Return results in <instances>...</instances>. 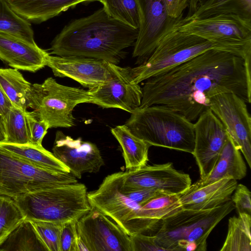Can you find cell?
Returning a JSON list of instances; mask_svg holds the SVG:
<instances>
[{
    "label": "cell",
    "mask_w": 251,
    "mask_h": 251,
    "mask_svg": "<svg viewBox=\"0 0 251 251\" xmlns=\"http://www.w3.org/2000/svg\"><path fill=\"white\" fill-rule=\"evenodd\" d=\"M251 61L231 52L208 50L147 79L140 107L162 105L192 122L220 93H233L250 103Z\"/></svg>",
    "instance_id": "1"
},
{
    "label": "cell",
    "mask_w": 251,
    "mask_h": 251,
    "mask_svg": "<svg viewBox=\"0 0 251 251\" xmlns=\"http://www.w3.org/2000/svg\"><path fill=\"white\" fill-rule=\"evenodd\" d=\"M138 29L108 15L104 9L72 21L51 43L50 54L82 56L117 64L124 50L134 46Z\"/></svg>",
    "instance_id": "2"
},
{
    "label": "cell",
    "mask_w": 251,
    "mask_h": 251,
    "mask_svg": "<svg viewBox=\"0 0 251 251\" xmlns=\"http://www.w3.org/2000/svg\"><path fill=\"white\" fill-rule=\"evenodd\" d=\"M212 49L231 52L251 60V41L207 39L175 28L162 39L145 61L131 69L133 81L139 84Z\"/></svg>",
    "instance_id": "3"
},
{
    "label": "cell",
    "mask_w": 251,
    "mask_h": 251,
    "mask_svg": "<svg viewBox=\"0 0 251 251\" xmlns=\"http://www.w3.org/2000/svg\"><path fill=\"white\" fill-rule=\"evenodd\" d=\"M234 208L230 199L212 209H182L159 222L155 241L166 251H205L210 233Z\"/></svg>",
    "instance_id": "4"
},
{
    "label": "cell",
    "mask_w": 251,
    "mask_h": 251,
    "mask_svg": "<svg viewBox=\"0 0 251 251\" xmlns=\"http://www.w3.org/2000/svg\"><path fill=\"white\" fill-rule=\"evenodd\" d=\"M130 132L150 146L193 151L194 126L171 109L159 104L135 108L125 124Z\"/></svg>",
    "instance_id": "5"
},
{
    "label": "cell",
    "mask_w": 251,
    "mask_h": 251,
    "mask_svg": "<svg viewBox=\"0 0 251 251\" xmlns=\"http://www.w3.org/2000/svg\"><path fill=\"white\" fill-rule=\"evenodd\" d=\"M85 184H60L14 199L25 219L64 223L78 221L91 208Z\"/></svg>",
    "instance_id": "6"
},
{
    "label": "cell",
    "mask_w": 251,
    "mask_h": 251,
    "mask_svg": "<svg viewBox=\"0 0 251 251\" xmlns=\"http://www.w3.org/2000/svg\"><path fill=\"white\" fill-rule=\"evenodd\" d=\"M29 108L50 128L70 127L75 125L73 111L77 104L90 103L88 90L65 86L51 77L32 84Z\"/></svg>",
    "instance_id": "7"
},
{
    "label": "cell",
    "mask_w": 251,
    "mask_h": 251,
    "mask_svg": "<svg viewBox=\"0 0 251 251\" xmlns=\"http://www.w3.org/2000/svg\"><path fill=\"white\" fill-rule=\"evenodd\" d=\"M77 182L71 173L41 168L0 149V195L13 199L41 189Z\"/></svg>",
    "instance_id": "8"
},
{
    "label": "cell",
    "mask_w": 251,
    "mask_h": 251,
    "mask_svg": "<svg viewBox=\"0 0 251 251\" xmlns=\"http://www.w3.org/2000/svg\"><path fill=\"white\" fill-rule=\"evenodd\" d=\"M120 173L106 176L97 190L87 194L89 202L114 221L129 236L151 230L139 218L141 205L125 196L119 187Z\"/></svg>",
    "instance_id": "9"
},
{
    "label": "cell",
    "mask_w": 251,
    "mask_h": 251,
    "mask_svg": "<svg viewBox=\"0 0 251 251\" xmlns=\"http://www.w3.org/2000/svg\"><path fill=\"white\" fill-rule=\"evenodd\" d=\"M136 0L139 26L132 56L142 63L182 18L176 19L169 15L166 0Z\"/></svg>",
    "instance_id": "10"
},
{
    "label": "cell",
    "mask_w": 251,
    "mask_h": 251,
    "mask_svg": "<svg viewBox=\"0 0 251 251\" xmlns=\"http://www.w3.org/2000/svg\"><path fill=\"white\" fill-rule=\"evenodd\" d=\"M209 108L219 119L251 168V118L246 102L231 92L211 98Z\"/></svg>",
    "instance_id": "11"
},
{
    "label": "cell",
    "mask_w": 251,
    "mask_h": 251,
    "mask_svg": "<svg viewBox=\"0 0 251 251\" xmlns=\"http://www.w3.org/2000/svg\"><path fill=\"white\" fill-rule=\"evenodd\" d=\"M111 74L103 83L89 89L90 103L103 108H119L131 113L141 105L142 88L133 79L131 68L110 63Z\"/></svg>",
    "instance_id": "12"
},
{
    "label": "cell",
    "mask_w": 251,
    "mask_h": 251,
    "mask_svg": "<svg viewBox=\"0 0 251 251\" xmlns=\"http://www.w3.org/2000/svg\"><path fill=\"white\" fill-rule=\"evenodd\" d=\"M76 230L89 251H131L130 236L94 207L77 221Z\"/></svg>",
    "instance_id": "13"
},
{
    "label": "cell",
    "mask_w": 251,
    "mask_h": 251,
    "mask_svg": "<svg viewBox=\"0 0 251 251\" xmlns=\"http://www.w3.org/2000/svg\"><path fill=\"white\" fill-rule=\"evenodd\" d=\"M192 184L189 174L175 169L172 163L145 165L121 172L120 187L124 190L153 189L169 195H180Z\"/></svg>",
    "instance_id": "14"
},
{
    "label": "cell",
    "mask_w": 251,
    "mask_h": 251,
    "mask_svg": "<svg viewBox=\"0 0 251 251\" xmlns=\"http://www.w3.org/2000/svg\"><path fill=\"white\" fill-rule=\"evenodd\" d=\"M194 147L192 154L199 168L200 179L212 171L229 135L225 126L209 108L194 124Z\"/></svg>",
    "instance_id": "15"
},
{
    "label": "cell",
    "mask_w": 251,
    "mask_h": 251,
    "mask_svg": "<svg viewBox=\"0 0 251 251\" xmlns=\"http://www.w3.org/2000/svg\"><path fill=\"white\" fill-rule=\"evenodd\" d=\"M175 28L207 39L251 41V19L232 14L201 19L183 17Z\"/></svg>",
    "instance_id": "16"
},
{
    "label": "cell",
    "mask_w": 251,
    "mask_h": 251,
    "mask_svg": "<svg viewBox=\"0 0 251 251\" xmlns=\"http://www.w3.org/2000/svg\"><path fill=\"white\" fill-rule=\"evenodd\" d=\"M52 153L70 170L76 178L86 173H97L104 165L97 146L81 138L73 139L57 131L52 148Z\"/></svg>",
    "instance_id": "17"
},
{
    "label": "cell",
    "mask_w": 251,
    "mask_h": 251,
    "mask_svg": "<svg viewBox=\"0 0 251 251\" xmlns=\"http://www.w3.org/2000/svg\"><path fill=\"white\" fill-rule=\"evenodd\" d=\"M110 63L91 57L52 56L50 54L46 60V66L51 69L55 76L71 78L89 89L109 78Z\"/></svg>",
    "instance_id": "18"
},
{
    "label": "cell",
    "mask_w": 251,
    "mask_h": 251,
    "mask_svg": "<svg viewBox=\"0 0 251 251\" xmlns=\"http://www.w3.org/2000/svg\"><path fill=\"white\" fill-rule=\"evenodd\" d=\"M49 54L35 42L0 32V60L12 68L36 73L46 66Z\"/></svg>",
    "instance_id": "19"
},
{
    "label": "cell",
    "mask_w": 251,
    "mask_h": 251,
    "mask_svg": "<svg viewBox=\"0 0 251 251\" xmlns=\"http://www.w3.org/2000/svg\"><path fill=\"white\" fill-rule=\"evenodd\" d=\"M237 185L235 179L224 178L179 195L183 209L204 210L219 206L231 199Z\"/></svg>",
    "instance_id": "20"
},
{
    "label": "cell",
    "mask_w": 251,
    "mask_h": 251,
    "mask_svg": "<svg viewBox=\"0 0 251 251\" xmlns=\"http://www.w3.org/2000/svg\"><path fill=\"white\" fill-rule=\"evenodd\" d=\"M246 175L247 167L241 152L229 135L211 172L204 178L191 184L189 188H200L224 178L240 180Z\"/></svg>",
    "instance_id": "21"
},
{
    "label": "cell",
    "mask_w": 251,
    "mask_h": 251,
    "mask_svg": "<svg viewBox=\"0 0 251 251\" xmlns=\"http://www.w3.org/2000/svg\"><path fill=\"white\" fill-rule=\"evenodd\" d=\"M19 16L28 21L40 24L52 18L81 3L99 0H6Z\"/></svg>",
    "instance_id": "22"
},
{
    "label": "cell",
    "mask_w": 251,
    "mask_h": 251,
    "mask_svg": "<svg viewBox=\"0 0 251 251\" xmlns=\"http://www.w3.org/2000/svg\"><path fill=\"white\" fill-rule=\"evenodd\" d=\"M0 149L35 166L51 171L70 173L69 169L43 146L0 141Z\"/></svg>",
    "instance_id": "23"
},
{
    "label": "cell",
    "mask_w": 251,
    "mask_h": 251,
    "mask_svg": "<svg viewBox=\"0 0 251 251\" xmlns=\"http://www.w3.org/2000/svg\"><path fill=\"white\" fill-rule=\"evenodd\" d=\"M111 132L122 148L126 170L147 164L151 147L148 143L133 134L125 125L112 128Z\"/></svg>",
    "instance_id": "24"
},
{
    "label": "cell",
    "mask_w": 251,
    "mask_h": 251,
    "mask_svg": "<svg viewBox=\"0 0 251 251\" xmlns=\"http://www.w3.org/2000/svg\"><path fill=\"white\" fill-rule=\"evenodd\" d=\"M0 86L13 105L27 111L32 84L25 78L19 70L0 68Z\"/></svg>",
    "instance_id": "25"
},
{
    "label": "cell",
    "mask_w": 251,
    "mask_h": 251,
    "mask_svg": "<svg viewBox=\"0 0 251 251\" xmlns=\"http://www.w3.org/2000/svg\"><path fill=\"white\" fill-rule=\"evenodd\" d=\"M182 209L179 195H164L153 198L142 205L139 218L152 230L161 220Z\"/></svg>",
    "instance_id": "26"
},
{
    "label": "cell",
    "mask_w": 251,
    "mask_h": 251,
    "mask_svg": "<svg viewBox=\"0 0 251 251\" xmlns=\"http://www.w3.org/2000/svg\"><path fill=\"white\" fill-rule=\"evenodd\" d=\"M0 251H48L31 221L25 219L0 245Z\"/></svg>",
    "instance_id": "27"
},
{
    "label": "cell",
    "mask_w": 251,
    "mask_h": 251,
    "mask_svg": "<svg viewBox=\"0 0 251 251\" xmlns=\"http://www.w3.org/2000/svg\"><path fill=\"white\" fill-rule=\"evenodd\" d=\"M238 215L228 220L227 233L221 251H251V215Z\"/></svg>",
    "instance_id": "28"
},
{
    "label": "cell",
    "mask_w": 251,
    "mask_h": 251,
    "mask_svg": "<svg viewBox=\"0 0 251 251\" xmlns=\"http://www.w3.org/2000/svg\"><path fill=\"white\" fill-rule=\"evenodd\" d=\"M228 14L251 19V0H206L191 17L186 18L201 19Z\"/></svg>",
    "instance_id": "29"
},
{
    "label": "cell",
    "mask_w": 251,
    "mask_h": 251,
    "mask_svg": "<svg viewBox=\"0 0 251 251\" xmlns=\"http://www.w3.org/2000/svg\"><path fill=\"white\" fill-rule=\"evenodd\" d=\"M25 112L13 105L1 118L4 133L2 142L15 144H30Z\"/></svg>",
    "instance_id": "30"
},
{
    "label": "cell",
    "mask_w": 251,
    "mask_h": 251,
    "mask_svg": "<svg viewBox=\"0 0 251 251\" xmlns=\"http://www.w3.org/2000/svg\"><path fill=\"white\" fill-rule=\"evenodd\" d=\"M0 32L13 34L35 42L30 22L17 14L6 0H0Z\"/></svg>",
    "instance_id": "31"
},
{
    "label": "cell",
    "mask_w": 251,
    "mask_h": 251,
    "mask_svg": "<svg viewBox=\"0 0 251 251\" xmlns=\"http://www.w3.org/2000/svg\"><path fill=\"white\" fill-rule=\"evenodd\" d=\"M112 18L138 29L139 16L136 0H99Z\"/></svg>",
    "instance_id": "32"
},
{
    "label": "cell",
    "mask_w": 251,
    "mask_h": 251,
    "mask_svg": "<svg viewBox=\"0 0 251 251\" xmlns=\"http://www.w3.org/2000/svg\"><path fill=\"white\" fill-rule=\"evenodd\" d=\"M25 219L12 198L0 195V245Z\"/></svg>",
    "instance_id": "33"
},
{
    "label": "cell",
    "mask_w": 251,
    "mask_h": 251,
    "mask_svg": "<svg viewBox=\"0 0 251 251\" xmlns=\"http://www.w3.org/2000/svg\"><path fill=\"white\" fill-rule=\"evenodd\" d=\"M48 251H60V236L63 223L29 220Z\"/></svg>",
    "instance_id": "34"
},
{
    "label": "cell",
    "mask_w": 251,
    "mask_h": 251,
    "mask_svg": "<svg viewBox=\"0 0 251 251\" xmlns=\"http://www.w3.org/2000/svg\"><path fill=\"white\" fill-rule=\"evenodd\" d=\"M25 115L30 144L37 146H43L42 143L43 138L50 128L49 125L36 117L31 111H26Z\"/></svg>",
    "instance_id": "35"
},
{
    "label": "cell",
    "mask_w": 251,
    "mask_h": 251,
    "mask_svg": "<svg viewBox=\"0 0 251 251\" xmlns=\"http://www.w3.org/2000/svg\"><path fill=\"white\" fill-rule=\"evenodd\" d=\"M119 173V187L120 191L130 200L141 206L153 198L169 195L162 191L153 189H123L120 187L121 172Z\"/></svg>",
    "instance_id": "36"
},
{
    "label": "cell",
    "mask_w": 251,
    "mask_h": 251,
    "mask_svg": "<svg viewBox=\"0 0 251 251\" xmlns=\"http://www.w3.org/2000/svg\"><path fill=\"white\" fill-rule=\"evenodd\" d=\"M234 194L231 196L235 208L239 214L251 215V192L248 187L242 184L237 185Z\"/></svg>",
    "instance_id": "37"
},
{
    "label": "cell",
    "mask_w": 251,
    "mask_h": 251,
    "mask_svg": "<svg viewBox=\"0 0 251 251\" xmlns=\"http://www.w3.org/2000/svg\"><path fill=\"white\" fill-rule=\"evenodd\" d=\"M74 220L62 224L60 236V251H75V241L77 235L76 222Z\"/></svg>",
    "instance_id": "38"
},
{
    "label": "cell",
    "mask_w": 251,
    "mask_h": 251,
    "mask_svg": "<svg viewBox=\"0 0 251 251\" xmlns=\"http://www.w3.org/2000/svg\"><path fill=\"white\" fill-rule=\"evenodd\" d=\"M131 251H166L155 241L154 235L138 233L130 236Z\"/></svg>",
    "instance_id": "39"
},
{
    "label": "cell",
    "mask_w": 251,
    "mask_h": 251,
    "mask_svg": "<svg viewBox=\"0 0 251 251\" xmlns=\"http://www.w3.org/2000/svg\"><path fill=\"white\" fill-rule=\"evenodd\" d=\"M169 15L176 19L183 18V11L188 7L189 0H166Z\"/></svg>",
    "instance_id": "40"
},
{
    "label": "cell",
    "mask_w": 251,
    "mask_h": 251,
    "mask_svg": "<svg viewBox=\"0 0 251 251\" xmlns=\"http://www.w3.org/2000/svg\"><path fill=\"white\" fill-rule=\"evenodd\" d=\"M13 104L0 86V117L1 119L9 111Z\"/></svg>",
    "instance_id": "41"
},
{
    "label": "cell",
    "mask_w": 251,
    "mask_h": 251,
    "mask_svg": "<svg viewBox=\"0 0 251 251\" xmlns=\"http://www.w3.org/2000/svg\"><path fill=\"white\" fill-rule=\"evenodd\" d=\"M206 0H189L188 12L186 17H191L197 8Z\"/></svg>",
    "instance_id": "42"
},
{
    "label": "cell",
    "mask_w": 251,
    "mask_h": 251,
    "mask_svg": "<svg viewBox=\"0 0 251 251\" xmlns=\"http://www.w3.org/2000/svg\"><path fill=\"white\" fill-rule=\"evenodd\" d=\"M75 251H89L87 245L78 234L75 241Z\"/></svg>",
    "instance_id": "43"
},
{
    "label": "cell",
    "mask_w": 251,
    "mask_h": 251,
    "mask_svg": "<svg viewBox=\"0 0 251 251\" xmlns=\"http://www.w3.org/2000/svg\"><path fill=\"white\" fill-rule=\"evenodd\" d=\"M4 138V133L1 119L0 117V141L3 140Z\"/></svg>",
    "instance_id": "44"
}]
</instances>
